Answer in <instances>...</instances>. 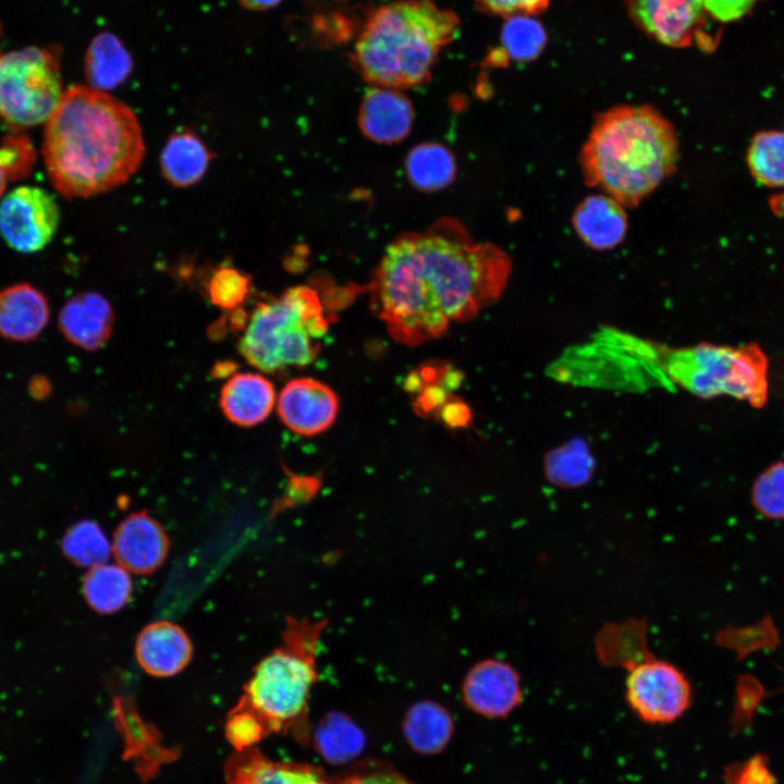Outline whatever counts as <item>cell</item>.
<instances>
[{
	"mask_svg": "<svg viewBox=\"0 0 784 784\" xmlns=\"http://www.w3.org/2000/svg\"><path fill=\"white\" fill-rule=\"evenodd\" d=\"M36 152L30 139L24 134H10L0 144V164L8 180L27 176L35 163Z\"/></svg>",
	"mask_w": 784,
	"mask_h": 784,
	"instance_id": "obj_34",
	"label": "cell"
},
{
	"mask_svg": "<svg viewBox=\"0 0 784 784\" xmlns=\"http://www.w3.org/2000/svg\"><path fill=\"white\" fill-rule=\"evenodd\" d=\"M82 590L87 604L94 611L111 614L128 602L132 580L128 572L121 565L103 563L87 571Z\"/></svg>",
	"mask_w": 784,
	"mask_h": 784,
	"instance_id": "obj_25",
	"label": "cell"
},
{
	"mask_svg": "<svg viewBox=\"0 0 784 784\" xmlns=\"http://www.w3.org/2000/svg\"><path fill=\"white\" fill-rule=\"evenodd\" d=\"M42 154L54 188L86 198L126 183L142 164L145 143L128 106L102 90L73 86L47 121Z\"/></svg>",
	"mask_w": 784,
	"mask_h": 784,
	"instance_id": "obj_2",
	"label": "cell"
},
{
	"mask_svg": "<svg viewBox=\"0 0 784 784\" xmlns=\"http://www.w3.org/2000/svg\"><path fill=\"white\" fill-rule=\"evenodd\" d=\"M61 551L74 565L89 569L108 562L112 546L97 523L84 519L65 530Z\"/></svg>",
	"mask_w": 784,
	"mask_h": 784,
	"instance_id": "obj_28",
	"label": "cell"
},
{
	"mask_svg": "<svg viewBox=\"0 0 784 784\" xmlns=\"http://www.w3.org/2000/svg\"><path fill=\"white\" fill-rule=\"evenodd\" d=\"M275 402L273 384L259 373L233 375L222 387L219 404L225 417L241 427L262 422Z\"/></svg>",
	"mask_w": 784,
	"mask_h": 784,
	"instance_id": "obj_19",
	"label": "cell"
},
{
	"mask_svg": "<svg viewBox=\"0 0 784 784\" xmlns=\"http://www.w3.org/2000/svg\"><path fill=\"white\" fill-rule=\"evenodd\" d=\"M282 0H237V2L246 10L265 11L275 8Z\"/></svg>",
	"mask_w": 784,
	"mask_h": 784,
	"instance_id": "obj_39",
	"label": "cell"
},
{
	"mask_svg": "<svg viewBox=\"0 0 784 784\" xmlns=\"http://www.w3.org/2000/svg\"><path fill=\"white\" fill-rule=\"evenodd\" d=\"M224 775L228 784H331L320 768L274 761L254 746L232 754L226 760Z\"/></svg>",
	"mask_w": 784,
	"mask_h": 784,
	"instance_id": "obj_15",
	"label": "cell"
},
{
	"mask_svg": "<svg viewBox=\"0 0 784 784\" xmlns=\"http://www.w3.org/2000/svg\"><path fill=\"white\" fill-rule=\"evenodd\" d=\"M511 268L505 252L445 219L387 248L370 284L372 305L395 341L418 345L494 303Z\"/></svg>",
	"mask_w": 784,
	"mask_h": 784,
	"instance_id": "obj_1",
	"label": "cell"
},
{
	"mask_svg": "<svg viewBox=\"0 0 784 784\" xmlns=\"http://www.w3.org/2000/svg\"><path fill=\"white\" fill-rule=\"evenodd\" d=\"M8 181H9V180H8V176H7L3 168H2L1 164H0V196H1V195L3 194V192H4Z\"/></svg>",
	"mask_w": 784,
	"mask_h": 784,
	"instance_id": "obj_41",
	"label": "cell"
},
{
	"mask_svg": "<svg viewBox=\"0 0 784 784\" xmlns=\"http://www.w3.org/2000/svg\"><path fill=\"white\" fill-rule=\"evenodd\" d=\"M751 503L768 519H784V461L770 464L754 480Z\"/></svg>",
	"mask_w": 784,
	"mask_h": 784,
	"instance_id": "obj_32",
	"label": "cell"
},
{
	"mask_svg": "<svg viewBox=\"0 0 784 784\" xmlns=\"http://www.w3.org/2000/svg\"><path fill=\"white\" fill-rule=\"evenodd\" d=\"M250 279L232 267H222L213 272L208 283L210 302L224 310H235L248 297Z\"/></svg>",
	"mask_w": 784,
	"mask_h": 784,
	"instance_id": "obj_33",
	"label": "cell"
},
{
	"mask_svg": "<svg viewBox=\"0 0 784 784\" xmlns=\"http://www.w3.org/2000/svg\"><path fill=\"white\" fill-rule=\"evenodd\" d=\"M573 222L580 238L596 249L614 247L627 230L623 205L607 194L584 199L575 210Z\"/></svg>",
	"mask_w": 784,
	"mask_h": 784,
	"instance_id": "obj_21",
	"label": "cell"
},
{
	"mask_svg": "<svg viewBox=\"0 0 784 784\" xmlns=\"http://www.w3.org/2000/svg\"><path fill=\"white\" fill-rule=\"evenodd\" d=\"M501 32V54L513 61H529L536 58L546 42L543 27L529 15L506 17Z\"/></svg>",
	"mask_w": 784,
	"mask_h": 784,
	"instance_id": "obj_31",
	"label": "cell"
},
{
	"mask_svg": "<svg viewBox=\"0 0 784 784\" xmlns=\"http://www.w3.org/2000/svg\"><path fill=\"white\" fill-rule=\"evenodd\" d=\"M53 49L28 47L0 54V115L17 126L47 122L62 97Z\"/></svg>",
	"mask_w": 784,
	"mask_h": 784,
	"instance_id": "obj_8",
	"label": "cell"
},
{
	"mask_svg": "<svg viewBox=\"0 0 784 784\" xmlns=\"http://www.w3.org/2000/svg\"><path fill=\"white\" fill-rule=\"evenodd\" d=\"M339 400L327 384L311 378L289 381L278 399V414L283 424L301 436H315L335 420Z\"/></svg>",
	"mask_w": 784,
	"mask_h": 784,
	"instance_id": "obj_13",
	"label": "cell"
},
{
	"mask_svg": "<svg viewBox=\"0 0 784 784\" xmlns=\"http://www.w3.org/2000/svg\"><path fill=\"white\" fill-rule=\"evenodd\" d=\"M315 747L331 763H344L360 754L365 736L344 713L329 712L318 723L314 734Z\"/></svg>",
	"mask_w": 784,
	"mask_h": 784,
	"instance_id": "obj_27",
	"label": "cell"
},
{
	"mask_svg": "<svg viewBox=\"0 0 784 784\" xmlns=\"http://www.w3.org/2000/svg\"><path fill=\"white\" fill-rule=\"evenodd\" d=\"M50 310L46 296L28 283L0 291V335L14 342L35 340L46 328Z\"/></svg>",
	"mask_w": 784,
	"mask_h": 784,
	"instance_id": "obj_18",
	"label": "cell"
},
{
	"mask_svg": "<svg viewBox=\"0 0 784 784\" xmlns=\"http://www.w3.org/2000/svg\"><path fill=\"white\" fill-rule=\"evenodd\" d=\"M133 62L122 41L113 34L102 33L90 42L85 58V75L93 88L118 87L131 74Z\"/></svg>",
	"mask_w": 784,
	"mask_h": 784,
	"instance_id": "obj_24",
	"label": "cell"
},
{
	"mask_svg": "<svg viewBox=\"0 0 784 784\" xmlns=\"http://www.w3.org/2000/svg\"><path fill=\"white\" fill-rule=\"evenodd\" d=\"M747 164L759 183L784 187V131L758 133L749 145Z\"/></svg>",
	"mask_w": 784,
	"mask_h": 784,
	"instance_id": "obj_30",
	"label": "cell"
},
{
	"mask_svg": "<svg viewBox=\"0 0 784 784\" xmlns=\"http://www.w3.org/2000/svg\"><path fill=\"white\" fill-rule=\"evenodd\" d=\"M628 8L636 23L661 44L677 48L697 44L706 50L716 44L703 0H628Z\"/></svg>",
	"mask_w": 784,
	"mask_h": 784,
	"instance_id": "obj_11",
	"label": "cell"
},
{
	"mask_svg": "<svg viewBox=\"0 0 784 784\" xmlns=\"http://www.w3.org/2000/svg\"><path fill=\"white\" fill-rule=\"evenodd\" d=\"M624 697L629 709L647 724L664 725L689 709L693 688L675 664L651 652L625 669Z\"/></svg>",
	"mask_w": 784,
	"mask_h": 784,
	"instance_id": "obj_9",
	"label": "cell"
},
{
	"mask_svg": "<svg viewBox=\"0 0 784 784\" xmlns=\"http://www.w3.org/2000/svg\"><path fill=\"white\" fill-rule=\"evenodd\" d=\"M453 730L454 722L450 712L431 700L414 703L403 719V733L409 746L425 755L443 750Z\"/></svg>",
	"mask_w": 784,
	"mask_h": 784,
	"instance_id": "obj_23",
	"label": "cell"
},
{
	"mask_svg": "<svg viewBox=\"0 0 784 784\" xmlns=\"http://www.w3.org/2000/svg\"><path fill=\"white\" fill-rule=\"evenodd\" d=\"M233 369H234L233 364H231L229 362H224L222 364H218L217 367H215L213 373L217 375L218 377L228 376L230 372L233 371Z\"/></svg>",
	"mask_w": 784,
	"mask_h": 784,
	"instance_id": "obj_40",
	"label": "cell"
},
{
	"mask_svg": "<svg viewBox=\"0 0 784 784\" xmlns=\"http://www.w3.org/2000/svg\"><path fill=\"white\" fill-rule=\"evenodd\" d=\"M676 160L671 123L647 106H622L601 114L581 152L586 183L629 207L670 175Z\"/></svg>",
	"mask_w": 784,
	"mask_h": 784,
	"instance_id": "obj_3",
	"label": "cell"
},
{
	"mask_svg": "<svg viewBox=\"0 0 784 784\" xmlns=\"http://www.w3.org/2000/svg\"><path fill=\"white\" fill-rule=\"evenodd\" d=\"M327 620L287 616L282 645L265 657L236 705L261 723L267 736L294 732L308 739L309 693L318 679L316 650Z\"/></svg>",
	"mask_w": 784,
	"mask_h": 784,
	"instance_id": "obj_5",
	"label": "cell"
},
{
	"mask_svg": "<svg viewBox=\"0 0 784 784\" xmlns=\"http://www.w3.org/2000/svg\"><path fill=\"white\" fill-rule=\"evenodd\" d=\"M192 653V642L185 630L169 621L146 625L135 644L139 666L155 677L177 674L189 663Z\"/></svg>",
	"mask_w": 784,
	"mask_h": 784,
	"instance_id": "obj_17",
	"label": "cell"
},
{
	"mask_svg": "<svg viewBox=\"0 0 784 784\" xmlns=\"http://www.w3.org/2000/svg\"><path fill=\"white\" fill-rule=\"evenodd\" d=\"M759 0H703L708 14L716 22L727 23L746 15Z\"/></svg>",
	"mask_w": 784,
	"mask_h": 784,
	"instance_id": "obj_38",
	"label": "cell"
},
{
	"mask_svg": "<svg viewBox=\"0 0 784 784\" xmlns=\"http://www.w3.org/2000/svg\"><path fill=\"white\" fill-rule=\"evenodd\" d=\"M60 211L54 198L44 188L21 186L0 203V234L21 253L45 248L57 232Z\"/></svg>",
	"mask_w": 784,
	"mask_h": 784,
	"instance_id": "obj_10",
	"label": "cell"
},
{
	"mask_svg": "<svg viewBox=\"0 0 784 784\" xmlns=\"http://www.w3.org/2000/svg\"><path fill=\"white\" fill-rule=\"evenodd\" d=\"M458 16L433 0H395L367 17L351 53L358 73L377 87L420 85L454 39Z\"/></svg>",
	"mask_w": 784,
	"mask_h": 784,
	"instance_id": "obj_4",
	"label": "cell"
},
{
	"mask_svg": "<svg viewBox=\"0 0 784 784\" xmlns=\"http://www.w3.org/2000/svg\"><path fill=\"white\" fill-rule=\"evenodd\" d=\"M413 109L408 99L395 89L376 87L367 93L360 109L359 124L367 137L394 143L409 132Z\"/></svg>",
	"mask_w": 784,
	"mask_h": 784,
	"instance_id": "obj_20",
	"label": "cell"
},
{
	"mask_svg": "<svg viewBox=\"0 0 784 784\" xmlns=\"http://www.w3.org/2000/svg\"><path fill=\"white\" fill-rule=\"evenodd\" d=\"M211 155L204 143L191 131L173 133L160 156L161 172L176 187L197 183L205 174Z\"/></svg>",
	"mask_w": 784,
	"mask_h": 784,
	"instance_id": "obj_22",
	"label": "cell"
},
{
	"mask_svg": "<svg viewBox=\"0 0 784 784\" xmlns=\"http://www.w3.org/2000/svg\"><path fill=\"white\" fill-rule=\"evenodd\" d=\"M550 0H475L479 10L493 15L510 17L532 15L543 11Z\"/></svg>",
	"mask_w": 784,
	"mask_h": 784,
	"instance_id": "obj_37",
	"label": "cell"
},
{
	"mask_svg": "<svg viewBox=\"0 0 784 784\" xmlns=\"http://www.w3.org/2000/svg\"><path fill=\"white\" fill-rule=\"evenodd\" d=\"M113 310L110 303L97 292H82L62 306L58 327L73 345L96 351L110 339L113 329Z\"/></svg>",
	"mask_w": 784,
	"mask_h": 784,
	"instance_id": "obj_16",
	"label": "cell"
},
{
	"mask_svg": "<svg viewBox=\"0 0 784 784\" xmlns=\"http://www.w3.org/2000/svg\"><path fill=\"white\" fill-rule=\"evenodd\" d=\"M658 365L673 384L702 399L727 395L754 408L768 401L769 362L757 343L662 348Z\"/></svg>",
	"mask_w": 784,
	"mask_h": 784,
	"instance_id": "obj_7",
	"label": "cell"
},
{
	"mask_svg": "<svg viewBox=\"0 0 784 784\" xmlns=\"http://www.w3.org/2000/svg\"><path fill=\"white\" fill-rule=\"evenodd\" d=\"M335 784H414L390 767L365 764L341 777Z\"/></svg>",
	"mask_w": 784,
	"mask_h": 784,
	"instance_id": "obj_36",
	"label": "cell"
},
{
	"mask_svg": "<svg viewBox=\"0 0 784 784\" xmlns=\"http://www.w3.org/2000/svg\"><path fill=\"white\" fill-rule=\"evenodd\" d=\"M465 705L492 719L509 716L523 701L520 675L509 662L487 658L475 663L462 684Z\"/></svg>",
	"mask_w": 784,
	"mask_h": 784,
	"instance_id": "obj_12",
	"label": "cell"
},
{
	"mask_svg": "<svg viewBox=\"0 0 784 784\" xmlns=\"http://www.w3.org/2000/svg\"><path fill=\"white\" fill-rule=\"evenodd\" d=\"M406 169L411 182L418 188L436 191L453 180L455 164L451 152L445 147L428 143L411 150Z\"/></svg>",
	"mask_w": 784,
	"mask_h": 784,
	"instance_id": "obj_29",
	"label": "cell"
},
{
	"mask_svg": "<svg viewBox=\"0 0 784 784\" xmlns=\"http://www.w3.org/2000/svg\"><path fill=\"white\" fill-rule=\"evenodd\" d=\"M225 736L236 750H241L254 746L267 734L255 714L235 705L226 718Z\"/></svg>",
	"mask_w": 784,
	"mask_h": 784,
	"instance_id": "obj_35",
	"label": "cell"
},
{
	"mask_svg": "<svg viewBox=\"0 0 784 784\" xmlns=\"http://www.w3.org/2000/svg\"><path fill=\"white\" fill-rule=\"evenodd\" d=\"M112 553L119 565L128 573L147 575L159 568L167 559L170 540L161 526L147 511L134 512L115 528Z\"/></svg>",
	"mask_w": 784,
	"mask_h": 784,
	"instance_id": "obj_14",
	"label": "cell"
},
{
	"mask_svg": "<svg viewBox=\"0 0 784 784\" xmlns=\"http://www.w3.org/2000/svg\"><path fill=\"white\" fill-rule=\"evenodd\" d=\"M327 331L318 293L297 285L257 304L244 327L238 351L255 368L275 373L313 363Z\"/></svg>",
	"mask_w": 784,
	"mask_h": 784,
	"instance_id": "obj_6",
	"label": "cell"
},
{
	"mask_svg": "<svg viewBox=\"0 0 784 784\" xmlns=\"http://www.w3.org/2000/svg\"><path fill=\"white\" fill-rule=\"evenodd\" d=\"M646 629L644 621L635 620L603 626L595 640L599 660L608 665L626 669L642 659L650 653L646 642Z\"/></svg>",
	"mask_w": 784,
	"mask_h": 784,
	"instance_id": "obj_26",
	"label": "cell"
}]
</instances>
